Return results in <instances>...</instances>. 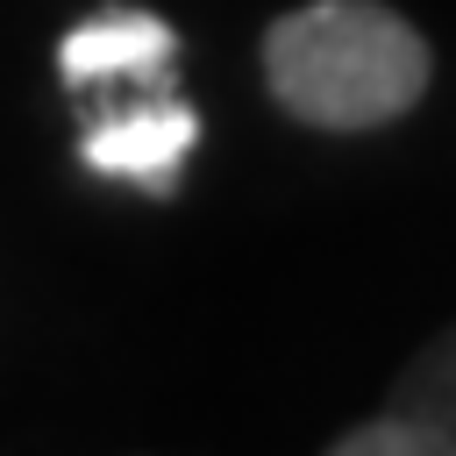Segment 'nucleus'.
I'll list each match as a JSON object with an SVG mask.
<instances>
[{"label": "nucleus", "mask_w": 456, "mask_h": 456, "mask_svg": "<svg viewBox=\"0 0 456 456\" xmlns=\"http://www.w3.org/2000/svg\"><path fill=\"white\" fill-rule=\"evenodd\" d=\"M335 456H456V328L435 335L392 385L385 413L335 435Z\"/></svg>", "instance_id": "7ed1b4c3"}, {"label": "nucleus", "mask_w": 456, "mask_h": 456, "mask_svg": "<svg viewBox=\"0 0 456 456\" xmlns=\"http://www.w3.org/2000/svg\"><path fill=\"white\" fill-rule=\"evenodd\" d=\"M428 71L435 57L420 28L378 0H306L264 28L271 100L328 135H363L413 114Z\"/></svg>", "instance_id": "f257e3e1"}, {"label": "nucleus", "mask_w": 456, "mask_h": 456, "mask_svg": "<svg viewBox=\"0 0 456 456\" xmlns=\"http://www.w3.org/2000/svg\"><path fill=\"white\" fill-rule=\"evenodd\" d=\"M200 142V114L164 86H135L128 100L100 107L93 128H86V164L121 178V185H142V192H171L178 185V164L192 157Z\"/></svg>", "instance_id": "f03ea898"}, {"label": "nucleus", "mask_w": 456, "mask_h": 456, "mask_svg": "<svg viewBox=\"0 0 456 456\" xmlns=\"http://www.w3.org/2000/svg\"><path fill=\"white\" fill-rule=\"evenodd\" d=\"M171 57H178V36L135 7H107V14L78 21L57 50L71 93H86V100H100L107 86H157V78H171Z\"/></svg>", "instance_id": "20e7f679"}]
</instances>
